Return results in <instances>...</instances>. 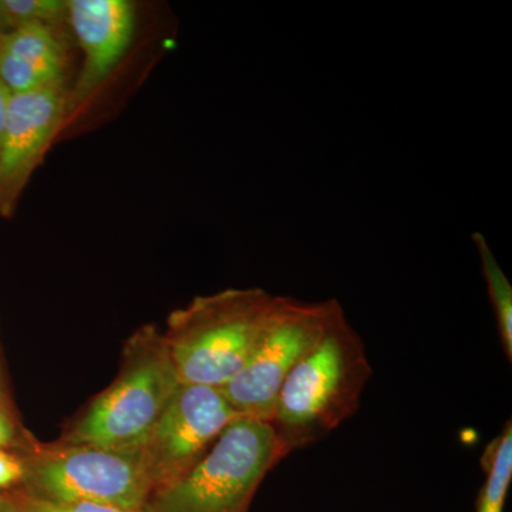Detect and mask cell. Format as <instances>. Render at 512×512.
<instances>
[{"instance_id":"cell-1","label":"cell","mask_w":512,"mask_h":512,"mask_svg":"<svg viewBox=\"0 0 512 512\" xmlns=\"http://www.w3.org/2000/svg\"><path fill=\"white\" fill-rule=\"evenodd\" d=\"M372 375L365 342L339 305L276 397L269 424L285 457L326 439L350 419Z\"/></svg>"},{"instance_id":"cell-19","label":"cell","mask_w":512,"mask_h":512,"mask_svg":"<svg viewBox=\"0 0 512 512\" xmlns=\"http://www.w3.org/2000/svg\"><path fill=\"white\" fill-rule=\"evenodd\" d=\"M0 512H20L15 493H0Z\"/></svg>"},{"instance_id":"cell-5","label":"cell","mask_w":512,"mask_h":512,"mask_svg":"<svg viewBox=\"0 0 512 512\" xmlns=\"http://www.w3.org/2000/svg\"><path fill=\"white\" fill-rule=\"evenodd\" d=\"M20 491L57 503H87L144 511L154 493L137 450L36 443L26 451Z\"/></svg>"},{"instance_id":"cell-14","label":"cell","mask_w":512,"mask_h":512,"mask_svg":"<svg viewBox=\"0 0 512 512\" xmlns=\"http://www.w3.org/2000/svg\"><path fill=\"white\" fill-rule=\"evenodd\" d=\"M16 501H18L20 512H144L126 510V508L109 507V505L87 504V503H57V501L42 500L32 495L16 490Z\"/></svg>"},{"instance_id":"cell-8","label":"cell","mask_w":512,"mask_h":512,"mask_svg":"<svg viewBox=\"0 0 512 512\" xmlns=\"http://www.w3.org/2000/svg\"><path fill=\"white\" fill-rule=\"evenodd\" d=\"M67 110L63 79L10 94L0 143V218H12Z\"/></svg>"},{"instance_id":"cell-13","label":"cell","mask_w":512,"mask_h":512,"mask_svg":"<svg viewBox=\"0 0 512 512\" xmlns=\"http://www.w3.org/2000/svg\"><path fill=\"white\" fill-rule=\"evenodd\" d=\"M66 15V2L57 0H0V33L33 22H55Z\"/></svg>"},{"instance_id":"cell-16","label":"cell","mask_w":512,"mask_h":512,"mask_svg":"<svg viewBox=\"0 0 512 512\" xmlns=\"http://www.w3.org/2000/svg\"><path fill=\"white\" fill-rule=\"evenodd\" d=\"M25 453L0 450V493H10L22 488L28 471Z\"/></svg>"},{"instance_id":"cell-15","label":"cell","mask_w":512,"mask_h":512,"mask_svg":"<svg viewBox=\"0 0 512 512\" xmlns=\"http://www.w3.org/2000/svg\"><path fill=\"white\" fill-rule=\"evenodd\" d=\"M36 440L30 439L28 433L16 419L15 410L0 406V450L25 451L30 450Z\"/></svg>"},{"instance_id":"cell-11","label":"cell","mask_w":512,"mask_h":512,"mask_svg":"<svg viewBox=\"0 0 512 512\" xmlns=\"http://www.w3.org/2000/svg\"><path fill=\"white\" fill-rule=\"evenodd\" d=\"M481 466L485 480L478 493L476 512H504L512 481L511 420L485 448Z\"/></svg>"},{"instance_id":"cell-18","label":"cell","mask_w":512,"mask_h":512,"mask_svg":"<svg viewBox=\"0 0 512 512\" xmlns=\"http://www.w3.org/2000/svg\"><path fill=\"white\" fill-rule=\"evenodd\" d=\"M10 93L0 82V143H2L3 127H5L6 111H8Z\"/></svg>"},{"instance_id":"cell-2","label":"cell","mask_w":512,"mask_h":512,"mask_svg":"<svg viewBox=\"0 0 512 512\" xmlns=\"http://www.w3.org/2000/svg\"><path fill=\"white\" fill-rule=\"evenodd\" d=\"M275 302L261 288L225 289L171 312L163 336L180 382L224 389L247 362Z\"/></svg>"},{"instance_id":"cell-6","label":"cell","mask_w":512,"mask_h":512,"mask_svg":"<svg viewBox=\"0 0 512 512\" xmlns=\"http://www.w3.org/2000/svg\"><path fill=\"white\" fill-rule=\"evenodd\" d=\"M336 299L301 302L276 296L274 311L247 362L222 393L239 417L269 421L286 377L328 328Z\"/></svg>"},{"instance_id":"cell-9","label":"cell","mask_w":512,"mask_h":512,"mask_svg":"<svg viewBox=\"0 0 512 512\" xmlns=\"http://www.w3.org/2000/svg\"><path fill=\"white\" fill-rule=\"evenodd\" d=\"M66 16L84 52V66L73 93L82 101L106 79L126 53L134 30V6L126 0H70Z\"/></svg>"},{"instance_id":"cell-17","label":"cell","mask_w":512,"mask_h":512,"mask_svg":"<svg viewBox=\"0 0 512 512\" xmlns=\"http://www.w3.org/2000/svg\"><path fill=\"white\" fill-rule=\"evenodd\" d=\"M0 406L15 410L10 392L8 372H6L5 357H3L2 343H0Z\"/></svg>"},{"instance_id":"cell-10","label":"cell","mask_w":512,"mask_h":512,"mask_svg":"<svg viewBox=\"0 0 512 512\" xmlns=\"http://www.w3.org/2000/svg\"><path fill=\"white\" fill-rule=\"evenodd\" d=\"M62 43L50 23L33 22L0 33V82L10 94L62 79Z\"/></svg>"},{"instance_id":"cell-7","label":"cell","mask_w":512,"mask_h":512,"mask_svg":"<svg viewBox=\"0 0 512 512\" xmlns=\"http://www.w3.org/2000/svg\"><path fill=\"white\" fill-rule=\"evenodd\" d=\"M237 417L222 390L181 383L137 448L154 493L185 476Z\"/></svg>"},{"instance_id":"cell-3","label":"cell","mask_w":512,"mask_h":512,"mask_svg":"<svg viewBox=\"0 0 512 512\" xmlns=\"http://www.w3.org/2000/svg\"><path fill=\"white\" fill-rule=\"evenodd\" d=\"M116 380L74 420L59 443L137 450L180 387L163 333L144 326L127 340Z\"/></svg>"},{"instance_id":"cell-12","label":"cell","mask_w":512,"mask_h":512,"mask_svg":"<svg viewBox=\"0 0 512 512\" xmlns=\"http://www.w3.org/2000/svg\"><path fill=\"white\" fill-rule=\"evenodd\" d=\"M478 258L481 262L485 284H487L488 298L493 306L495 320H497L498 335L501 346L508 362L512 360V286L504 274L503 268L498 264L494 252L491 251L487 239L480 232L473 234Z\"/></svg>"},{"instance_id":"cell-4","label":"cell","mask_w":512,"mask_h":512,"mask_svg":"<svg viewBox=\"0 0 512 512\" xmlns=\"http://www.w3.org/2000/svg\"><path fill=\"white\" fill-rule=\"evenodd\" d=\"M284 458L269 421L237 417L185 476L151 495L144 512H247Z\"/></svg>"}]
</instances>
